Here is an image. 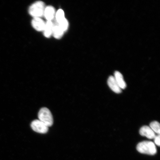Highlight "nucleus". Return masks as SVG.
Wrapping results in <instances>:
<instances>
[{"instance_id":"1","label":"nucleus","mask_w":160,"mask_h":160,"mask_svg":"<svg viewBox=\"0 0 160 160\" xmlns=\"http://www.w3.org/2000/svg\"><path fill=\"white\" fill-rule=\"evenodd\" d=\"M137 150L141 153L149 155H154L157 152L155 143L151 141H145L138 144Z\"/></svg>"},{"instance_id":"2","label":"nucleus","mask_w":160,"mask_h":160,"mask_svg":"<svg viewBox=\"0 0 160 160\" xmlns=\"http://www.w3.org/2000/svg\"><path fill=\"white\" fill-rule=\"evenodd\" d=\"M45 8L44 3L41 1H38L30 7L29 12L34 18H40L43 15Z\"/></svg>"},{"instance_id":"3","label":"nucleus","mask_w":160,"mask_h":160,"mask_svg":"<svg viewBox=\"0 0 160 160\" xmlns=\"http://www.w3.org/2000/svg\"><path fill=\"white\" fill-rule=\"evenodd\" d=\"M38 117L39 121L42 122L48 127H51L53 124L52 115L47 108H42L39 112Z\"/></svg>"},{"instance_id":"4","label":"nucleus","mask_w":160,"mask_h":160,"mask_svg":"<svg viewBox=\"0 0 160 160\" xmlns=\"http://www.w3.org/2000/svg\"><path fill=\"white\" fill-rule=\"evenodd\" d=\"M31 127L34 131L40 133H47L48 131V127L39 120L32 122Z\"/></svg>"},{"instance_id":"5","label":"nucleus","mask_w":160,"mask_h":160,"mask_svg":"<svg viewBox=\"0 0 160 160\" xmlns=\"http://www.w3.org/2000/svg\"><path fill=\"white\" fill-rule=\"evenodd\" d=\"M140 134L149 139H153L156 137L155 133L151 128L147 126L142 127L140 129Z\"/></svg>"},{"instance_id":"6","label":"nucleus","mask_w":160,"mask_h":160,"mask_svg":"<svg viewBox=\"0 0 160 160\" xmlns=\"http://www.w3.org/2000/svg\"><path fill=\"white\" fill-rule=\"evenodd\" d=\"M45 23V22L39 18H34L32 21V25L33 27L38 31H43Z\"/></svg>"},{"instance_id":"7","label":"nucleus","mask_w":160,"mask_h":160,"mask_svg":"<svg viewBox=\"0 0 160 160\" xmlns=\"http://www.w3.org/2000/svg\"><path fill=\"white\" fill-rule=\"evenodd\" d=\"M108 84L110 88L114 92L117 93L121 92L122 90L121 88L118 84L114 77L113 76H110L108 80Z\"/></svg>"},{"instance_id":"8","label":"nucleus","mask_w":160,"mask_h":160,"mask_svg":"<svg viewBox=\"0 0 160 160\" xmlns=\"http://www.w3.org/2000/svg\"><path fill=\"white\" fill-rule=\"evenodd\" d=\"M55 11L54 8L51 6L45 8L43 15L48 21H52L54 19Z\"/></svg>"},{"instance_id":"9","label":"nucleus","mask_w":160,"mask_h":160,"mask_svg":"<svg viewBox=\"0 0 160 160\" xmlns=\"http://www.w3.org/2000/svg\"><path fill=\"white\" fill-rule=\"evenodd\" d=\"M114 77L116 82L121 89H125L127 87V84L123 79V76L118 71H116L114 73Z\"/></svg>"},{"instance_id":"10","label":"nucleus","mask_w":160,"mask_h":160,"mask_svg":"<svg viewBox=\"0 0 160 160\" xmlns=\"http://www.w3.org/2000/svg\"><path fill=\"white\" fill-rule=\"evenodd\" d=\"M53 24L52 21H47L45 23L44 29L43 30L44 35L47 38H49L52 34Z\"/></svg>"},{"instance_id":"11","label":"nucleus","mask_w":160,"mask_h":160,"mask_svg":"<svg viewBox=\"0 0 160 160\" xmlns=\"http://www.w3.org/2000/svg\"><path fill=\"white\" fill-rule=\"evenodd\" d=\"M64 32L62 30L58 25L53 26L52 34L56 39H59L62 37Z\"/></svg>"},{"instance_id":"12","label":"nucleus","mask_w":160,"mask_h":160,"mask_svg":"<svg viewBox=\"0 0 160 160\" xmlns=\"http://www.w3.org/2000/svg\"><path fill=\"white\" fill-rule=\"evenodd\" d=\"M150 127L155 133L160 135V124L157 121L152 122L150 124Z\"/></svg>"},{"instance_id":"13","label":"nucleus","mask_w":160,"mask_h":160,"mask_svg":"<svg viewBox=\"0 0 160 160\" xmlns=\"http://www.w3.org/2000/svg\"><path fill=\"white\" fill-rule=\"evenodd\" d=\"M58 23V25L64 32H65L67 31L69 27V23L67 19L65 18L62 21Z\"/></svg>"},{"instance_id":"14","label":"nucleus","mask_w":160,"mask_h":160,"mask_svg":"<svg viewBox=\"0 0 160 160\" xmlns=\"http://www.w3.org/2000/svg\"><path fill=\"white\" fill-rule=\"evenodd\" d=\"M56 18L58 23L61 22L65 18V14L62 10L59 9L56 14Z\"/></svg>"},{"instance_id":"15","label":"nucleus","mask_w":160,"mask_h":160,"mask_svg":"<svg viewBox=\"0 0 160 160\" xmlns=\"http://www.w3.org/2000/svg\"><path fill=\"white\" fill-rule=\"evenodd\" d=\"M160 135H158L157 136H156V137L154 138V139L155 144L158 146V147L160 146Z\"/></svg>"}]
</instances>
